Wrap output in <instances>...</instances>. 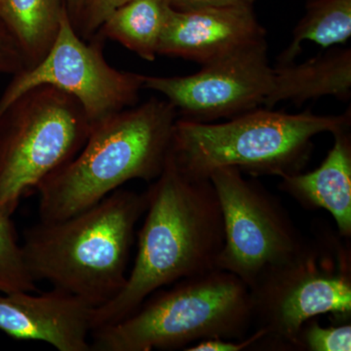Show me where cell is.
Segmentation results:
<instances>
[{"mask_svg": "<svg viewBox=\"0 0 351 351\" xmlns=\"http://www.w3.org/2000/svg\"><path fill=\"white\" fill-rule=\"evenodd\" d=\"M265 39L254 5L215 7L193 11L171 9L158 55L206 64Z\"/></svg>", "mask_w": 351, "mask_h": 351, "instance_id": "7c38bea8", "label": "cell"}, {"mask_svg": "<svg viewBox=\"0 0 351 351\" xmlns=\"http://www.w3.org/2000/svg\"><path fill=\"white\" fill-rule=\"evenodd\" d=\"M274 78L265 39L202 64L186 76H145L144 88L162 94L184 115L207 122L237 117L265 103Z\"/></svg>", "mask_w": 351, "mask_h": 351, "instance_id": "30bf717a", "label": "cell"}, {"mask_svg": "<svg viewBox=\"0 0 351 351\" xmlns=\"http://www.w3.org/2000/svg\"><path fill=\"white\" fill-rule=\"evenodd\" d=\"M25 69L19 46L0 22V73L15 75Z\"/></svg>", "mask_w": 351, "mask_h": 351, "instance_id": "7402d4cb", "label": "cell"}, {"mask_svg": "<svg viewBox=\"0 0 351 351\" xmlns=\"http://www.w3.org/2000/svg\"><path fill=\"white\" fill-rule=\"evenodd\" d=\"M97 34L86 43L66 10L47 55L36 66L13 75L0 98V112L21 94L40 85L56 87L75 97L93 125L134 107L144 89L145 75L112 68L104 56L105 38Z\"/></svg>", "mask_w": 351, "mask_h": 351, "instance_id": "9c48e42d", "label": "cell"}, {"mask_svg": "<svg viewBox=\"0 0 351 351\" xmlns=\"http://www.w3.org/2000/svg\"><path fill=\"white\" fill-rule=\"evenodd\" d=\"M147 193L133 267L119 294L95 308L93 332L123 319L159 289L218 269L225 237L211 181L184 174L168 154Z\"/></svg>", "mask_w": 351, "mask_h": 351, "instance_id": "6da1fadb", "label": "cell"}, {"mask_svg": "<svg viewBox=\"0 0 351 351\" xmlns=\"http://www.w3.org/2000/svg\"><path fill=\"white\" fill-rule=\"evenodd\" d=\"M147 205V191L119 189L80 213L40 221L22 244L32 278L94 307L108 304L125 286L135 226Z\"/></svg>", "mask_w": 351, "mask_h": 351, "instance_id": "7a4b0ae2", "label": "cell"}, {"mask_svg": "<svg viewBox=\"0 0 351 351\" xmlns=\"http://www.w3.org/2000/svg\"><path fill=\"white\" fill-rule=\"evenodd\" d=\"M351 50H334L295 64H277L269 95L263 105L274 107L283 101L302 104L332 96L350 98Z\"/></svg>", "mask_w": 351, "mask_h": 351, "instance_id": "5bb4252c", "label": "cell"}, {"mask_svg": "<svg viewBox=\"0 0 351 351\" xmlns=\"http://www.w3.org/2000/svg\"><path fill=\"white\" fill-rule=\"evenodd\" d=\"M168 287L92 332L91 350H184L203 339H244L253 329L250 291L230 272L210 270Z\"/></svg>", "mask_w": 351, "mask_h": 351, "instance_id": "5b68a950", "label": "cell"}, {"mask_svg": "<svg viewBox=\"0 0 351 351\" xmlns=\"http://www.w3.org/2000/svg\"><path fill=\"white\" fill-rule=\"evenodd\" d=\"M95 308L56 288L41 294H0V331L14 339L44 341L59 351H90Z\"/></svg>", "mask_w": 351, "mask_h": 351, "instance_id": "8fae6325", "label": "cell"}, {"mask_svg": "<svg viewBox=\"0 0 351 351\" xmlns=\"http://www.w3.org/2000/svg\"><path fill=\"white\" fill-rule=\"evenodd\" d=\"M132 0H86L75 29L82 38H92L115 10Z\"/></svg>", "mask_w": 351, "mask_h": 351, "instance_id": "ffe728a7", "label": "cell"}, {"mask_svg": "<svg viewBox=\"0 0 351 351\" xmlns=\"http://www.w3.org/2000/svg\"><path fill=\"white\" fill-rule=\"evenodd\" d=\"M66 11L64 0H0V22L19 46L25 69L49 52Z\"/></svg>", "mask_w": 351, "mask_h": 351, "instance_id": "9a60e30c", "label": "cell"}, {"mask_svg": "<svg viewBox=\"0 0 351 351\" xmlns=\"http://www.w3.org/2000/svg\"><path fill=\"white\" fill-rule=\"evenodd\" d=\"M350 36L351 0H309L304 17L293 32L291 43L277 61L278 64L295 62L306 41L326 49L348 43Z\"/></svg>", "mask_w": 351, "mask_h": 351, "instance_id": "e0dca14e", "label": "cell"}, {"mask_svg": "<svg viewBox=\"0 0 351 351\" xmlns=\"http://www.w3.org/2000/svg\"><path fill=\"white\" fill-rule=\"evenodd\" d=\"M253 329L263 332L256 350L301 351L302 326L330 314L338 323L351 317L350 239L325 221L285 265L250 290Z\"/></svg>", "mask_w": 351, "mask_h": 351, "instance_id": "8992f818", "label": "cell"}, {"mask_svg": "<svg viewBox=\"0 0 351 351\" xmlns=\"http://www.w3.org/2000/svg\"><path fill=\"white\" fill-rule=\"evenodd\" d=\"M11 217L0 214V294L36 292Z\"/></svg>", "mask_w": 351, "mask_h": 351, "instance_id": "ac0fdd59", "label": "cell"}, {"mask_svg": "<svg viewBox=\"0 0 351 351\" xmlns=\"http://www.w3.org/2000/svg\"><path fill=\"white\" fill-rule=\"evenodd\" d=\"M255 0H167L169 5L177 11H193L235 5H254Z\"/></svg>", "mask_w": 351, "mask_h": 351, "instance_id": "603a6c76", "label": "cell"}, {"mask_svg": "<svg viewBox=\"0 0 351 351\" xmlns=\"http://www.w3.org/2000/svg\"><path fill=\"white\" fill-rule=\"evenodd\" d=\"M263 332L255 331L241 339L221 338L207 339L184 348V351H241L256 350L258 341L263 339Z\"/></svg>", "mask_w": 351, "mask_h": 351, "instance_id": "44dd1931", "label": "cell"}, {"mask_svg": "<svg viewBox=\"0 0 351 351\" xmlns=\"http://www.w3.org/2000/svg\"><path fill=\"white\" fill-rule=\"evenodd\" d=\"M171 9L167 0H132L115 10L98 32L142 59L154 61Z\"/></svg>", "mask_w": 351, "mask_h": 351, "instance_id": "2e32d148", "label": "cell"}, {"mask_svg": "<svg viewBox=\"0 0 351 351\" xmlns=\"http://www.w3.org/2000/svg\"><path fill=\"white\" fill-rule=\"evenodd\" d=\"M93 124L75 97L49 85L27 90L0 112V214L78 154Z\"/></svg>", "mask_w": 351, "mask_h": 351, "instance_id": "52a82bcc", "label": "cell"}, {"mask_svg": "<svg viewBox=\"0 0 351 351\" xmlns=\"http://www.w3.org/2000/svg\"><path fill=\"white\" fill-rule=\"evenodd\" d=\"M350 112L285 113L253 110L221 123L176 119L170 156L180 170L195 179H209L219 168H237L252 175L301 172L318 134L350 126Z\"/></svg>", "mask_w": 351, "mask_h": 351, "instance_id": "277c9868", "label": "cell"}, {"mask_svg": "<svg viewBox=\"0 0 351 351\" xmlns=\"http://www.w3.org/2000/svg\"><path fill=\"white\" fill-rule=\"evenodd\" d=\"M85 1L86 0H64V5L66 7L69 18H71L75 29L78 20H80V15H82Z\"/></svg>", "mask_w": 351, "mask_h": 351, "instance_id": "cb8c5ba5", "label": "cell"}, {"mask_svg": "<svg viewBox=\"0 0 351 351\" xmlns=\"http://www.w3.org/2000/svg\"><path fill=\"white\" fill-rule=\"evenodd\" d=\"M223 221V250L218 269L230 272L252 290L289 262L306 237L276 196L241 171L226 167L209 176Z\"/></svg>", "mask_w": 351, "mask_h": 351, "instance_id": "ba28073f", "label": "cell"}, {"mask_svg": "<svg viewBox=\"0 0 351 351\" xmlns=\"http://www.w3.org/2000/svg\"><path fill=\"white\" fill-rule=\"evenodd\" d=\"M332 133L334 145L319 167L281 176L279 189L307 210H326L341 237L351 239V138Z\"/></svg>", "mask_w": 351, "mask_h": 351, "instance_id": "4fadbf2b", "label": "cell"}, {"mask_svg": "<svg viewBox=\"0 0 351 351\" xmlns=\"http://www.w3.org/2000/svg\"><path fill=\"white\" fill-rule=\"evenodd\" d=\"M176 119L169 101L154 98L95 124L78 154L36 188L40 221L80 213L131 180L154 181L167 160Z\"/></svg>", "mask_w": 351, "mask_h": 351, "instance_id": "3957f363", "label": "cell"}, {"mask_svg": "<svg viewBox=\"0 0 351 351\" xmlns=\"http://www.w3.org/2000/svg\"><path fill=\"white\" fill-rule=\"evenodd\" d=\"M299 341L301 351H350V321L322 327L313 318L302 326Z\"/></svg>", "mask_w": 351, "mask_h": 351, "instance_id": "d6986e66", "label": "cell"}]
</instances>
